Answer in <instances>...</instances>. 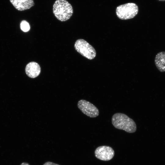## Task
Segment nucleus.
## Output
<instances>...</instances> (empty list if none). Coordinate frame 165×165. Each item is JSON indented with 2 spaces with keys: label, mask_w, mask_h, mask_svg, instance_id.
Listing matches in <instances>:
<instances>
[{
  "label": "nucleus",
  "mask_w": 165,
  "mask_h": 165,
  "mask_svg": "<svg viewBox=\"0 0 165 165\" xmlns=\"http://www.w3.org/2000/svg\"><path fill=\"white\" fill-rule=\"evenodd\" d=\"M74 47L78 53L89 59H93L96 57V52L94 48L84 39L77 40Z\"/></svg>",
  "instance_id": "4"
},
{
  "label": "nucleus",
  "mask_w": 165,
  "mask_h": 165,
  "mask_svg": "<svg viewBox=\"0 0 165 165\" xmlns=\"http://www.w3.org/2000/svg\"><path fill=\"white\" fill-rule=\"evenodd\" d=\"M78 108L84 114L91 118H95L99 114L98 109L93 104L84 100L78 102Z\"/></svg>",
  "instance_id": "5"
},
{
  "label": "nucleus",
  "mask_w": 165,
  "mask_h": 165,
  "mask_svg": "<svg viewBox=\"0 0 165 165\" xmlns=\"http://www.w3.org/2000/svg\"><path fill=\"white\" fill-rule=\"evenodd\" d=\"M155 63L160 72H165V52H160L156 55L155 59Z\"/></svg>",
  "instance_id": "9"
},
{
  "label": "nucleus",
  "mask_w": 165,
  "mask_h": 165,
  "mask_svg": "<svg viewBox=\"0 0 165 165\" xmlns=\"http://www.w3.org/2000/svg\"><path fill=\"white\" fill-rule=\"evenodd\" d=\"M21 30L24 32L28 31L30 29V26L28 23L25 20H22L20 24Z\"/></svg>",
  "instance_id": "10"
},
{
  "label": "nucleus",
  "mask_w": 165,
  "mask_h": 165,
  "mask_svg": "<svg viewBox=\"0 0 165 165\" xmlns=\"http://www.w3.org/2000/svg\"><path fill=\"white\" fill-rule=\"evenodd\" d=\"M13 6L19 11L29 9L35 5L33 0H9Z\"/></svg>",
  "instance_id": "7"
},
{
  "label": "nucleus",
  "mask_w": 165,
  "mask_h": 165,
  "mask_svg": "<svg viewBox=\"0 0 165 165\" xmlns=\"http://www.w3.org/2000/svg\"><path fill=\"white\" fill-rule=\"evenodd\" d=\"M25 71L26 75L32 78L39 75L41 72V68L39 64L35 62H31L26 65Z\"/></svg>",
  "instance_id": "8"
},
{
  "label": "nucleus",
  "mask_w": 165,
  "mask_h": 165,
  "mask_svg": "<svg viewBox=\"0 0 165 165\" xmlns=\"http://www.w3.org/2000/svg\"><path fill=\"white\" fill-rule=\"evenodd\" d=\"M20 165H30V164L27 163L23 162Z\"/></svg>",
  "instance_id": "12"
},
{
  "label": "nucleus",
  "mask_w": 165,
  "mask_h": 165,
  "mask_svg": "<svg viewBox=\"0 0 165 165\" xmlns=\"http://www.w3.org/2000/svg\"><path fill=\"white\" fill-rule=\"evenodd\" d=\"M43 165H60L51 162H47L44 163Z\"/></svg>",
  "instance_id": "11"
},
{
  "label": "nucleus",
  "mask_w": 165,
  "mask_h": 165,
  "mask_svg": "<svg viewBox=\"0 0 165 165\" xmlns=\"http://www.w3.org/2000/svg\"><path fill=\"white\" fill-rule=\"evenodd\" d=\"M53 12L55 17L61 21L69 19L73 13L71 4L66 0H57L53 6Z\"/></svg>",
  "instance_id": "2"
},
{
  "label": "nucleus",
  "mask_w": 165,
  "mask_h": 165,
  "mask_svg": "<svg viewBox=\"0 0 165 165\" xmlns=\"http://www.w3.org/2000/svg\"><path fill=\"white\" fill-rule=\"evenodd\" d=\"M112 122L116 128L123 130L127 133H133L137 130V126L134 120L123 113L114 114L112 117Z\"/></svg>",
  "instance_id": "1"
},
{
  "label": "nucleus",
  "mask_w": 165,
  "mask_h": 165,
  "mask_svg": "<svg viewBox=\"0 0 165 165\" xmlns=\"http://www.w3.org/2000/svg\"><path fill=\"white\" fill-rule=\"evenodd\" d=\"M138 7L135 4L129 3L118 6L116 13L119 18L126 20L134 18L138 14Z\"/></svg>",
  "instance_id": "3"
},
{
  "label": "nucleus",
  "mask_w": 165,
  "mask_h": 165,
  "mask_svg": "<svg viewBox=\"0 0 165 165\" xmlns=\"http://www.w3.org/2000/svg\"><path fill=\"white\" fill-rule=\"evenodd\" d=\"M158 0L159 1H165V0Z\"/></svg>",
  "instance_id": "13"
},
{
  "label": "nucleus",
  "mask_w": 165,
  "mask_h": 165,
  "mask_svg": "<svg viewBox=\"0 0 165 165\" xmlns=\"http://www.w3.org/2000/svg\"><path fill=\"white\" fill-rule=\"evenodd\" d=\"M95 156L103 161H108L112 159L114 155V151L111 147L102 146L97 147L95 151Z\"/></svg>",
  "instance_id": "6"
}]
</instances>
